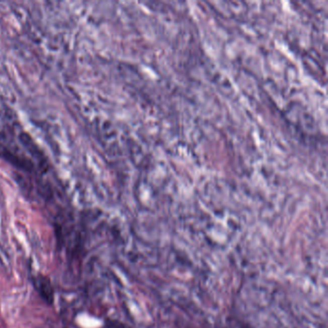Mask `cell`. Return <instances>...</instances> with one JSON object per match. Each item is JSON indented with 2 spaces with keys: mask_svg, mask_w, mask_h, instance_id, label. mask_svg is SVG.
Instances as JSON below:
<instances>
[{
  "mask_svg": "<svg viewBox=\"0 0 328 328\" xmlns=\"http://www.w3.org/2000/svg\"><path fill=\"white\" fill-rule=\"evenodd\" d=\"M33 284L36 291L43 297L44 301L47 303H52L54 291L49 280L43 275H38L34 278Z\"/></svg>",
  "mask_w": 328,
  "mask_h": 328,
  "instance_id": "cell-1",
  "label": "cell"
}]
</instances>
